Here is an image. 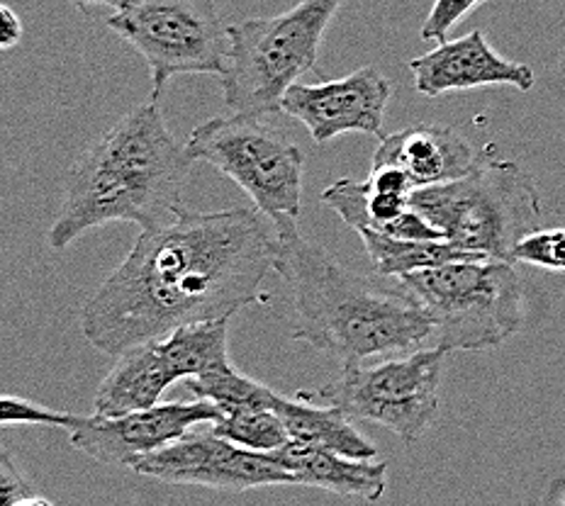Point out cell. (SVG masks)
<instances>
[{"mask_svg": "<svg viewBox=\"0 0 565 506\" xmlns=\"http://www.w3.org/2000/svg\"><path fill=\"white\" fill-rule=\"evenodd\" d=\"M276 273L292 302V341L341 363L391 358L434 346V322L399 286L353 273L320 244L302 237L296 219H276Z\"/></svg>", "mask_w": 565, "mask_h": 506, "instance_id": "2", "label": "cell"}, {"mask_svg": "<svg viewBox=\"0 0 565 506\" xmlns=\"http://www.w3.org/2000/svg\"><path fill=\"white\" fill-rule=\"evenodd\" d=\"M409 205L446 241L500 261H512L514 246L541 229L544 215L532 175L488 151L461 179L412 191Z\"/></svg>", "mask_w": 565, "mask_h": 506, "instance_id": "4", "label": "cell"}, {"mask_svg": "<svg viewBox=\"0 0 565 506\" xmlns=\"http://www.w3.org/2000/svg\"><path fill=\"white\" fill-rule=\"evenodd\" d=\"M274 411L286 423L290 441L322 445V449L356 457V461H375L379 457V449L332 405L317 407L312 399L298 392L296 399L280 395Z\"/></svg>", "mask_w": 565, "mask_h": 506, "instance_id": "18", "label": "cell"}, {"mask_svg": "<svg viewBox=\"0 0 565 506\" xmlns=\"http://www.w3.org/2000/svg\"><path fill=\"white\" fill-rule=\"evenodd\" d=\"M129 470L137 475L181 487H205L220 492H249L262 487L296 485L286 467L268 453L246 451L217 437L210 429L188 431L163 449L141 455Z\"/></svg>", "mask_w": 565, "mask_h": 506, "instance_id": "11", "label": "cell"}, {"mask_svg": "<svg viewBox=\"0 0 565 506\" xmlns=\"http://www.w3.org/2000/svg\"><path fill=\"white\" fill-rule=\"evenodd\" d=\"M15 506H54L46 497H40V494H28L25 499H20Z\"/></svg>", "mask_w": 565, "mask_h": 506, "instance_id": "28", "label": "cell"}, {"mask_svg": "<svg viewBox=\"0 0 565 506\" xmlns=\"http://www.w3.org/2000/svg\"><path fill=\"white\" fill-rule=\"evenodd\" d=\"M366 254L375 268V273L383 278H403L417 270L439 268L456 261H480V258H490L486 254L468 251L451 241H424V239H397L379 234L371 229L356 232Z\"/></svg>", "mask_w": 565, "mask_h": 506, "instance_id": "19", "label": "cell"}, {"mask_svg": "<svg viewBox=\"0 0 565 506\" xmlns=\"http://www.w3.org/2000/svg\"><path fill=\"white\" fill-rule=\"evenodd\" d=\"M391 96V80L375 66H361L337 80L290 86L280 112L302 122L317 144L351 132L381 137Z\"/></svg>", "mask_w": 565, "mask_h": 506, "instance_id": "13", "label": "cell"}, {"mask_svg": "<svg viewBox=\"0 0 565 506\" xmlns=\"http://www.w3.org/2000/svg\"><path fill=\"white\" fill-rule=\"evenodd\" d=\"M185 387L193 392L195 399H205V402H212L220 411L244 407L274 409L280 397L268 385L239 373L232 363L205 375H198V378H188Z\"/></svg>", "mask_w": 565, "mask_h": 506, "instance_id": "20", "label": "cell"}, {"mask_svg": "<svg viewBox=\"0 0 565 506\" xmlns=\"http://www.w3.org/2000/svg\"><path fill=\"white\" fill-rule=\"evenodd\" d=\"M22 40V20L13 8L0 3V52H8Z\"/></svg>", "mask_w": 565, "mask_h": 506, "instance_id": "26", "label": "cell"}, {"mask_svg": "<svg viewBox=\"0 0 565 506\" xmlns=\"http://www.w3.org/2000/svg\"><path fill=\"white\" fill-rule=\"evenodd\" d=\"M230 320L232 316L179 326L167 336L120 353L93 397L96 415L120 417L154 407L173 383L227 366Z\"/></svg>", "mask_w": 565, "mask_h": 506, "instance_id": "10", "label": "cell"}, {"mask_svg": "<svg viewBox=\"0 0 565 506\" xmlns=\"http://www.w3.org/2000/svg\"><path fill=\"white\" fill-rule=\"evenodd\" d=\"M512 261L546 270H565V229H539L529 234L514 246Z\"/></svg>", "mask_w": 565, "mask_h": 506, "instance_id": "23", "label": "cell"}, {"mask_svg": "<svg viewBox=\"0 0 565 506\" xmlns=\"http://www.w3.org/2000/svg\"><path fill=\"white\" fill-rule=\"evenodd\" d=\"M28 494H34L30 477L18 465L13 451L0 445V506H15Z\"/></svg>", "mask_w": 565, "mask_h": 506, "instance_id": "25", "label": "cell"}, {"mask_svg": "<svg viewBox=\"0 0 565 506\" xmlns=\"http://www.w3.org/2000/svg\"><path fill=\"white\" fill-rule=\"evenodd\" d=\"M217 437L237 443L246 451L256 453H274L290 441L288 429L274 409L264 407H244L222 411L220 421L210 423Z\"/></svg>", "mask_w": 565, "mask_h": 506, "instance_id": "21", "label": "cell"}, {"mask_svg": "<svg viewBox=\"0 0 565 506\" xmlns=\"http://www.w3.org/2000/svg\"><path fill=\"white\" fill-rule=\"evenodd\" d=\"M412 193L391 191L373 181H351L341 179L327 185L320 200L322 205L334 209L347 227L353 232L371 229L397 239H424V241H446L444 234L431 227L419 212L409 205Z\"/></svg>", "mask_w": 565, "mask_h": 506, "instance_id": "16", "label": "cell"}, {"mask_svg": "<svg viewBox=\"0 0 565 506\" xmlns=\"http://www.w3.org/2000/svg\"><path fill=\"white\" fill-rule=\"evenodd\" d=\"M193 159L163 120L159 100L129 110L93 141L66 173L50 246L64 251L86 232L115 222L141 229L169 222Z\"/></svg>", "mask_w": 565, "mask_h": 506, "instance_id": "3", "label": "cell"}, {"mask_svg": "<svg viewBox=\"0 0 565 506\" xmlns=\"http://www.w3.org/2000/svg\"><path fill=\"white\" fill-rule=\"evenodd\" d=\"M480 3L486 0H437L434 8L429 10L427 20L419 30L422 40H431V42H444L446 34H449L458 22H461L470 10H476Z\"/></svg>", "mask_w": 565, "mask_h": 506, "instance_id": "24", "label": "cell"}, {"mask_svg": "<svg viewBox=\"0 0 565 506\" xmlns=\"http://www.w3.org/2000/svg\"><path fill=\"white\" fill-rule=\"evenodd\" d=\"M81 421L78 415H68V411H58L42 407L38 402H30L25 397L0 395V427H54V429H76Z\"/></svg>", "mask_w": 565, "mask_h": 506, "instance_id": "22", "label": "cell"}, {"mask_svg": "<svg viewBox=\"0 0 565 506\" xmlns=\"http://www.w3.org/2000/svg\"><path fill=\"white\" fill-rule=\"evenodd\" d=\"M344 0H300L274 18L230 25V66L220 78L232 112L270 115L302 76L317 71L324 34Z\"/></svg>", "mask_w": 565, "mask_h": 506, "instance_id": "5", "label": "cell"}, {"mask_svg": "<svg viewBox=\"0 0 565 506\" xmlns=\"http://www.w3.org/2000/svg\"><path fill=\"white\" fill-rule=\"evenodd\" d=\"M105 25L147 62L151 100H161L175 76L227 74L230 25L215 0H135Z\"/></svg>", "mask_w": 565, "mask_h": 506, "instance_id": "9", "label": "cell"}, {"mask_svg": "<svg viewBox=\"0 0 565 506\" xmlns=\"http://www.w3.org/2000/svg\"><path fill=\"white\" fill-rule=\"evenodd\" d=\"M276 254L274 222L256 207H181L163 225L141 229L81 310V332L117 358L179 326L234 316L258 300Z\"/></svg>", "mask_w": 565, "mask_h": 506, "instance_id": "1", "label": "cell"}, {"mask_svg": "<svg viewBox=\"0 0 565 506\" xmlns=\"http://www.w3.org/2000/svg\"><path fill=\"white\" fill-rule=\"evenodd\" d=\"M278 465L296 477V485L339 494V497H361L379 502L387 487L385 461H356L334 453L322 445L288 441L270 453Z\"/></svg>", "mask_w": 565, "mask_h": 506, "instance_id": "17", "label": "cell"}, {"mask_svg": "<svg viewBox=\"0 0 565 506\" xmlns=\"http://www.w3.org/2000/svg\"><path fill=\"white\" fill-rule=\"evenodd\" d=\"M446 353L427 346L405 356L347 363L337 380L305 395L337 407L351 421L381 423L405 443H415L439 415Z\"/></svg>", "mask_w": 565, "mask_h": 506, "instance_id": "8", "label": "cell"}, {"mask_svg": "<svg viewBox=\"0 0 565 506\" xmlns=\"http://www.w3.org/2000/svg\"><path fill=\"white\" fill-rule=\"evenodd\" d=\"M486 157L461 132L444 125H409L381 139L373 166H395L407 173L412 185L427 187L461 179Z\"/></svg>", "mask_w": 565, "mask_h": 506, "instance_id": "15", "label": "cell"}, {"mask_svg": "<svg viewBox=\"0 0 565 506\" xmlns=\"http://www.w3.org/2000/svg\"><path fill=\"white\" fill-rule=\"evenodd\" d=\"M193 161H205L252 197L270 222L298 219L305 157L258 115L234 112L198 125L185 141Z\"/></svg>", "mask_w": 565, "mask_h": 506, "instance_id": "7", "label": "cell"}, {"mask_svg": "<svg viewBox=\"0 0 565 506\" xmlns=\"http://www.w3.org/2000/svg\"><path fill=\"white\" fill-rule=\"evenodd\" d=\"M407 66L415 76L417 93L427 98L500 84L520 90L534 88V71L494 52L480 30L458 40H444L437 50L409 58Z\"/></svg>", "mask_w": 565, "mask_h": 506, "instance_id": "14", "label": "cell"}, {"mask_svg": "<svg viewBox=\"0 0 565 506\" xmlns=\"http://www.w3.org/2000/svg\"><path fill=\"white\" fill-rule=\"evenodd\" d=\"M71 6L84 10V13H88L90 8H113L115 13L117 10H125L135 3V0H68Z\"/></svg>", "mask_w": 565, "mask_h": 506, "instance_id": "27", "label": "cell"}, {"mask_svg": "<svg viewBox=\"0 0 565 506\" xmlns=\"http://www.w3.org/2000/svg\"><path fill=\"white\" fill-rule=\"evenodd\" d=\"M397 280L429 314L444 351L502 346L524 324V282L512 261H456Z\"/></svg>", "mask_w": 565, "mask_h": 506, "instance_id": "6", "label": "cell"}, {"mask_svg": "<svg viewBox=\"0 0 565 506\" xmlns=\"http://www.w3.org/2000/svg\"><path fill=\"white\" fill-rule=\"evenodd\" d=\"M222 411L195 399V402H159L154 407L127 411L120 417H81L68 431L71 449L86 453L103 465L129 467L141 455L179 441L193 427L220 421Z\"/></svg>", "mask_w": 565, "mask_h": 506, "instance_id": "12", "label": "cell"}]
</instances>
